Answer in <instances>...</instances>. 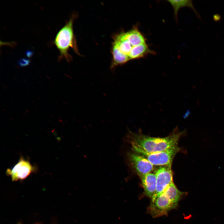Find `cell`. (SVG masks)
<instances>
[{
	"instance_id": "cell-10",
	"label": "cell",
	"mask_w": 224,
	"mask_h": 224,
	"mask_svg": "<svg viewBox=\"0 0 224 224\" xmlns=\"http://www.w3.org/2000/svg\"><path fill=\"white\" fill-rule=\"evenodd\" d=\"M154 53L145 43L134 46L129 54V60L140 58Z\"/></svg>"
},
{
	"instance_id": "cell-13",
	"label": "cell",
	"mask_w": 224,
	"mask_h": 224,
	"mask_svg": "<svg viewBox=\"0 0 224 224\" xmlns=\"http://www.w3.org/2000/svg\"><path fill=\"white\" fill-rule=\"evenodd\" d=\"M213 19L214 21H217L220 19L221 17L219 15L216 14L213 15Z\"/></svg>"
},
{
	"instance_id": "cell-7",
	"label": "cell",
	"mask_w": 224,
	"mask_h": 224,
	"mask_svg": "<svg viewBox=\"0 0 224 224\" xmlns=\"http://www.w3.org/2000/svg\"><path fill=\"white\" fill-rule=\"evenodd\" d=\"M127 155L129 163L139 177L152 172L153 170L154 166L137 153L132 151Z\"/></svg>"
},
{
	"instance_id": "cell-5",
	"label": "cell",
	"mask_w": 224,
	"mask_h": 224,
	"mask_svg": "<svg viewBox=\"0 0 224 224\" xmlns=\"http://www.w3.org/2000/svg\"><path fill=\"white\" fill-rule=\"evenodd\" d=\"M171 166L172 165L160 166L155 171L156 177V190L151 199L163 193L173 182Z\"/></svg>"
},
{
	"instance_id": "cell-12",
	"label": "cell",
	"mask_w": 224,
	"mask_h": 224,
	"mask_svg": "<svg viewBox=\"0 0 224 224\" xmlns=\"http://www.w3.org/2000/svg\"><path fill=\"white\" fill-rule=\"evenodd\" d=\"M29 61L25 59H22L19 62L18 64L21 67H23L27 65L29 63Z\"/></svg>"
},
{
	"instance_id": "cell-4",
	"label": "cell",
	"mask_w": 224,
	"mask_h": 224,
	"mask_svg": "<svg viewBox=\"0 0 224 224\" xmlns=\"http://www.w3.org/2000/svg\"><path fill=\"white\" fill-rule=\"evenodd\" d=\"M132 151L148 160L153 166H163L171 165L173 160L181 149L176 145L165 150L153 153H147L131 147Z\"/></svg>"
},
{
	"instance_id": "cell-9",
	"label": "cell",
	"mask_w": 224,
	"mask_h": 224,
	"mask_svg": "<svg viewBox=\"0 0 224 224\" xmlns=\"http://www.w3.org/2000/svg\"><path fill=\"white\" fill-rule=\"evenodd\" d=\"M120 34L133 47L146 43L144 36L137 27L134 28L127 32H122Z\"/></svg>"
},
{
	"instance_id": "cell-8",
	"label": "cell",
	"mask_w": 224,
	"mask_h": 224,
	"mask_svg": "<svg viewBox=\"0 0 224 224\" xmlns=\"http://www.w3.org/2000/svg\"><path fill=\"white\" fill-rule=\"evenodd\" d=\"M144 190V194L151 199L156 190V177L155 172H151L139 177Z\"/></svg>"
},
{
	"instance_id": "cell-14",
	"label": "cell",
	"mask_w": 224,
	"mask_h": 224,
	"mask_svg": "<svg viewBox=\"0 0 224 224\" xmlns=\"http://www.w3.org/2000/svg\"><path fill=\"white\" fill-rule=\"evenodd\" d=\"M18 224H22L21 222H19L18 223Z\"/></svg>"
},
{
	"instance_id": "cell-1",
	"label": "cell",
	"mask_w": 224,
	"mask_h": 224,
	"mask_svg": "<svg viewBox=\"0 0 224 224\" xmlns=\"http://www.w3.org/2000/svg\"><path fill=\"white\" fill-rule=\"evenodd\" d=\"M185 133L184 131L180 132L176 129L168 136L156 138L129 131L127 138L131 147L147 153H153L162 151L178 145L179 139Z\"/></svg>"
},
{
	"instance_id": "cell-6",
	"label": "cell",
	"mask_w": 224,
	"mask_h": 224,
	"mask_svg": "<svg viewBox=\"0 0 224 224\" xmlns=\"http://www.w3.org/2000/svg\"><path fill=\"white\" fill-rule=\"evenodd\" d=\"M35 170L29 161L21 157L12 169L7 170L6 174L11 177L12 181H16L25 179Z\"/></svg>"
},
{
	"instance_id": "cell-2",
	"label": "cell",
	"mask_w": 224,
	"mask_h": 224,
	"mask_svg": "<svg viewBox=\"0 0 224 224\" xmlns=\"http://www.w3.org/2000/svg\"><path fill=\"white\" fill-rule=\"evenodd\" d=\"M187 194L180 191L173 182L163 193L151 199L147 212L154 218L167 215L177 208L179 202Z\"/></svg>"
},
{
	"instance_id": "cell-11",
	"label": "cell",
	"mask_w": 224,
	"mask_h": 224,
	"mask_svg": "<svg viewBox=\"0 0 224 224\" xmlns=\"http://www.w3.org/2000/svg\"><path fill=\"white\" fill-rule=\"evenodd\" d=\"M172 5L173 8L175 16L177 18V13L179 10L181 8L185 7H188L191 8L197 15V16L200 17L198 12L195 9L191 0H168Z\"/></svg>"
},
{
	"instance_id": "cell-3",
	"label": "cell",
	"mask_w": 224,
	"mask_h": 224,
	"mask_svg": "<svg viewBox=\"0 0 224 224\" xmlns=\"http://www.w3.org/2000/svg\"><path fill=\"white\" fill-rule=\"evenodd\" d=\"M74 18L71 17L57 34L54 43L60 53L59 59L64 58L70 61L71 57L68 53L70 47H74L73 30Z\"/></svg>"
}]
</instances>
